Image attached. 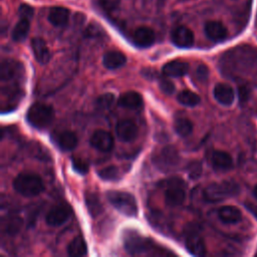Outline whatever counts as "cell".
Listing matches in <instances>:
<instances>
[{"label":"cell","mask_w":257,"mask_h":257,"mask_svg":"<svg viewBox=\"0 0 257 257\" xmlns=\"http://www.w3.org/2000/svg\"><path fill=\"white\" fill-rule=\"evenodd\" d=\"M14 190L24 197H34L44 190L42 179L34 173H21L13 181Z\"/></svg>","instance_id":"obj_1"},{"label":"cell","mask_w":257,"mask_h":257,"mask_svg":"<svg viewBox=\"0 0 257 257\" xmlns=\"http://www.w3.org/2000/svg\"><path fill=\"white\" fill-rule=\"evenodd\" d=\"M239 191L240 189L237 183L233 181H222L208 185L203 192V196L207 202L216 203L236 196Z\"/></svg>","instance_id":"obj_2"},{"label":"cell","mask_w":257,"mask_h":257,"mask_svg":"<svg viewBox=\"0 0 257 257\" xmlns=\"http://www.w3.org/2000/svg\"><path fill=\"white\" fill-rule=\"evenodd\" d=\"M26 118L29 124L42 130L52 122L54 118V110L48 104L37 102L28 108Z\"/></svg>","instance_id":"obj_3"},{"label":"cell","mask_w":257,"mask_h":257,"mask_svg":"<svg viewBox=\"0 0 257 257\" xmlns=\"http://www.w3.org/2000/svg\"><path fill=\"white\" fill-rule=\"evenodd\" d=\"M106 198L108 202L121 214L128 217H133L138 214V204L132 194L120 191H108Z\"/></svg>","instance_id":"obj_4"},{"label":"cell","mask_w":257,"mask_h":257,"mask_svg":"<svg viewBox=\"0 0 257 257\" xmlns=\"http://www.w3.org/2000/svg\"><path fill=\"white\" fill-rule=\"evenodd\" d=\"M155 166L162 172H170L177 168L180 163V155L174 146H166L162 148L154 159Z\"/></svg>","instance_id":"obj_5"},{"label":"cell","mask_w":257,"mask_h":257,"mask_svg":"<svg viewBox=\"0 0 257 257\" xmlns=\"http://www.w3.org/2000/svg\"><path fill=\"white\" fill-rule=\"evenodd\" d=\"M123 246L131 255L147 253L151 248V242L135 230H125L123 233Z\"/></svg>","instance_id":"obj_6"},{"label":"cell","mask_w":257,"mask_h":257,"mask_svg":"<svg viewBox=\"0 0 257 257\" xmlns=\"http://www.w3.org/2000/svg\"><path fill=\"white\" fill-rule=\"evenodd\" d=\"M185 182L180 178H173L166 182L165 201L168 206L177 207L184 203L186 199Z\"/></svg>","instance_id":"obj_7"},{"label":"cell","mask_w":257,"mask_h":257,"mask_svg":"<svg viewBox=\"0 0 257 257\" xmlns=\"http://www.w3.org/2000/svg\"><path fill=\"white\" fill-rule=\"evenodd\" d=\"M71 215V210L69 206L65 204H60L52 207L46 214L45 221L49 226H60L65 223Z\"/></svg>","instance_id":"obj_8"},{"label":"cell","mask_w":257,"mask_h":257,"mask_svg":"<svg viewBox=\"0 0 257 257\" xmlns=\"http://www.w3.org/2000/svg\"><path fill=\"white\" fill-rule=\"evenodd\" d=\"M172 42L181 48H188L194 44V33L186 26H177L171 33Z\"/></svg>","instance_id":"obj_9"},{"label":"cell","mask_w":257,"mask_h":257,"mask_svg":"<svg viewBox=\"0 0 257 257\" xmlns=\"http://www.w3.org/2000/svg\"><path fill=\"white\" fill-rule=\"evenodd\" d=\"M89 143L100 152H109L113 148V137L106 131L97 130L91 135Z\"/></svg>","instance_id":"obj_10"},{"label":"cell","mask_w":257,"mask_h":257,"mask_svg":"<svg viewBox=\"0 0 257 257\" xmlns=\"http://www.w3.org/2000/svg\"><path fill=\"white\" fill-rule=\"evenodd\" d=\"M118 139L122 142H132L138 136V126L131 119H121L117 122L115 127Z\"/></svg>","instance_id":"obj_11"},{"label":"cell","mask_w":257,"mask_h":257,"mask_svg":"<svg viewBox=\"0 0 257 257\" xmlns=\"http://www.w3.org/2000/svg\"><path fill=\"white\" fill-rule=\"evenodd\" d=\"M210 163L215 170L228 171L233 166V159L229 153L215 150L210 154Z\"/></svg>","instance_id":"obj_12"},{"label":"cell","mask_w":257,"mask_h":257,"mask_svg":"<svg viewBox=\"0 0 257 257\" xmlns=\"http://www.w3.org/2000/svg\"><path fill=\"white\" fill-rule=\"evenodd\" d=\"M205 33L209 39L215 42L223 41L227 37V28L220 21H208L204 27Z\"/></svg>","instance_id":"obj_13"},{"label":"cell","mask_w":257,"mask_h":257,"mask_svg":"<svg viewBox=\"0 0 257 257\" xmlns=\"http://www.w3.org/2000/svg\"><path fill=\"white\" fill-rule=\"evenodd\" d=\"M31 48H32L35 59L40 64H46L50 60L51 58L50 50L42 38L34 37L31 40Z\"/></svg>","instance_id":"obj_14"},{"label":"cell","mask_w":257,"mask_h":257,"mask_svg":"<svg viewBox=\"0 0 257 257\" xmlns=\"http://www.w3.org/2000/svg\"><path fill=\"white\" fill-rule=\"evenodd\" d=\"M214 97L223 105H231L235 99V92L227 83H217L214 87Z\"/></svg>","instance_id":"obj_15"},{"label":"cell","mask_w":257,"mask_h":257,"mask_svg":"<svg viewBox=\"0 0 257 257\" xmlns=\"http://www.w3.org/2000/svg\"><path fill=\"white\" fill-rule=\"evenodd\" d=\"M155 32L152 28L141 26L137 28L133 34L134 42L140 47H149L155 42Z\"/></svg>","instance_id":"obj_16"},{"label":"cell","mask_w":257,"mask_h":257,"mask_svg":"<svg viewBox=\"0 0 257 257\" xmlns=\"http://www.w3.org/2000/svg\"><path fill=\"white\" fill-rule=\"evenodd\" d=\"M189 70V64L183 60H172L163 66V74L168 77H180Z\"/></svg>","instance_id":"obj_17"},{"label":"cell","mask_w":257,"mask_h":257,"mask_svg":"<svg viewBox=\"0 0 257 257\" xmlns=\"http://www.w3.org/2000/svg\"><path fill=\"white\" fill-rule=\"evenodd\" d=\"M56 146L62 151H72L77 145V137L73 132L64 131L54 137Z\"/></svg>","instance_id":"obj_18"},{"label":"cell","mask_w":257,"mask_h":257,"mask_svg":"<svg viewBox=\"0 0 257 257\" xmlns=\"http://www.w3.org/2000/svg\"><path fill=\"white\" fill-rule=\"evenodd\" d=\"M218 217L225 224H235L242 219V213L237 207L227 205L218 210Z\"/></svg>","instance_id":"obj_19"},{"label":"cell","mask_w":257,"mask_h":257,"mask_svg":"<svg viewBox=\"0 0 257 257\" xmlns=\"http://www.w3.org/2000/svg\"><path fill=\"white\" fill-rule=\"evenodd\" d=\"M186 248L192 255L203 256L206 254V246L203 238L198 234H191L186 239Z\"/></svg>","instance_id":"obj_20"},{"label":"cell","mask_w":257,"mask_h":257,"mask_svg":"<svg viewBox=\"0 0 257 257\" xmlns=\"http://www.w3.org/2000/svg\"><path fill=\"white\" fill-rule=\"evenodd\" d=\"M69 11L64 7H52L48 13V21L56 27H62L67 24Z\"/></svg>","instance_id":"obj_21"},{"label":"cell","mask_w":257,"mask_h":257,"mask_svg":"<svg viewBox=\"0 0 257 257\" xmlns=\"http://www.w3.org/2000/svg\"><path fill=\"white\" fill-rule=\"evenodd\" d=\"M118 104L130 109H138L143 105V97L139 92L126 91L119 96Z\"/></svg>","instance_id":"obj_22"},{"label":"cell","mask_w":257,"mask_h":257,"mask_svg":"<svg viewBox=\"0 0 257 257\" xmlns=\"http://www.w3.org/2000/svg\"><path fill=\"white\" fill-rule=\"evenodd\" d=\"M103 65L108 69H116L121 67L125 61L126 57L125 55L117 50H110L107 51L103 55Z\"/></svg>","instance_id":"obj_23"},{"label":"cell","mask_w":257,"mask_h":257,"mask_svg":"<svg viewBox=\"0 0 257 257\" xmlns=\"http://www.w3.org/2000/svg\"><path fill=\"white\" fill-rule=\"evenodd\" d=\"M20 64L13 59H4L1 62L0 79L2 81H8L14 77L18 71Z\"/></svg>","instance_id":"obj_24"},{"label":"cell","mask_w":257,"mask_h":257,"mask_svg":"<svg viewBox=\"0 0 257 257\" xmlns=\"http://www.w3.org/2000/svg\"><path fill=\"white\" fill-rule=\"evenodd\" d=\"M85 205L92 217H96L102 212V205L96 193L89 192L85 194Z\"/></svg>","instance_id":"obj_25"},{"label":"cell","mask_w":257,"mask_h":257,"mask_svg":"<svg viewBox=\"0 0 257 257\" xmlns=\"http://www.w3.org/2000/svg\"><path fill=\"white\" fill-rule=\"evenodd\" d=\"M86 243L81 236H77L72 239L67 246V253L70 256H83L86 254Z\"/></svg>","instance_id":"obj_26"},{"label":"cell","mask_w":257,"mask_h":257,"mask_svg":"<svg viewBox=\"0 0 257 257\" xmlns=\"http://www.w3.org/2000/svg\"><path fill=\"white\" fill-rule=\"evenodd\" d=\"M30 28L29 19L27 18H20V20L16 23L12 31V38L14 41H22L26 38Z\"/></svg>","instance_id":"obj_27"},{"label":"cell","mask_w":257,"mask_h":257,"mask_svg":"<svg viewBox=\"0 0 257 257\" xmlns=\"http://www.w3.org/2000/svg\"><path fill=\"white\" fill-rule=\"evenodd\" d=\"M175 132L180 137H188L193 131V123L187 117H178L174 122Z\"/></svg>","instance_id":"obj_28"},{"label":"cell","mask_w":257,"mask_h":257,"mask_svg":"<svg viewBox=\"0 0 257 257\" xmlns=\"http://www.w3.org/2000/svg\"><path fill=\"white\" fill-rule=\"evenodd\" d=\"M177 98L181 104L186 106H195L200 102L199 95L188 89H185L179 92Z\"/></svg>","instance_id":"obj_29"},{"label":"cell","mask_w":257,"mask_h":257,"mask_svg":"<svg viewBox=\"0 0 257 257\" xmlns=\"http://www.w3.org/2000/svg\"><path fill=\"white\" fill-rule=\"evenodd\" d=\"M98 176L104 181H115L119 177L118 169L115 166H107L98 171Z\"/></svg>","instance_id":"obj_30"},{"label":"cell","mask_w":257,"mask_h":257,"mask_svg":"<svg viewBox=\"0 0 257 257\" xmlns=\"http://www.w3.org/2000/svg\"><path fill=\"white\" fill-rule=\"evenodd\" d=\"M114 101V95L112 93H104V94H101L97 97L96 101H95V106L98 108V109H107L109 108L112 103Z\"/></svg>","instance_id":"obj_31"},{"label":"cell","mask_w":257,"mask_h":257,"mask_svg":"<svg viewBox=\"0 0 257 257\" xmlns=\"http://www.w3.org/2000/svg\"><path fill=\"white\" fill-rule=\"evenodd\" d=\"M22 221L18 217H13L10 218L9 220L7 219L6 224L4 225V229L7 234H15L21 227Z\"/></svg>","instance_id":"obj_32"},{"label":"cell","mask_w":257,"mask_h":257,"mask_svg":"<svg viewBox=\"0 0 257 257\" xmlns=\"http://www.w3.org/2000/svg\"><path fill=\"white\" fill-rule=\"evenodd\" d=\"M188 174L191 179H198L202 174V165L199 162H192L188 167Z\"/></svg>","instance_id":"obj_33"},{"label":"cell","mask_w":257,"mask_h":257,"mask_svg":"<svg viewBox=\"0 0 257 257\" xmlns=\"http://www.w3.org/2000/svg\"><path fill=\"white\" fill-rule=\"evenodd\" d=\"M72 167L79 174H85L88 171V165L84 160L73 158L72 159Z\"/></svg>","instance_id":"obj_34"},{"label":"cell","mask_w":257,"mask_h":257,"mask_svg":"<svg viewBox=\"0 0 257 257\" xmlns=\"http://www.w3.org/2000/svg\"><path fill=\"white\" fill-rule=\"evenodd\" d=\"M159 85H160L161 90L166 94H172L175 90L174 83L168 78H161L159 80Z\"/></svg>","instance_id":"obj_35"},{"label":"cell","mask_w":257,"mask_h":257,"mask_svg":"<svg viewBox=\"0 0 257 257\" xmlns=\"http://www.w3.org/2000/svg\"><path fill=\"white\" fill-rule=\"evenodd\" d=\"M19 15L21 18L30 19L33 16V8L27 4H22L19 7Z\"/></svg>","instance_id":"obj_36"},{"label":"cell","mask_w":257,"mask_h":257,"mask_svg":"<svg viewBox=\"0 0 257 257\" xmlns=\"http://www.w3.org/2000/svg\"><path fill=\"white\" fill-rule=\"evenodd\" d=\"M196 74L199 78V80H206L208 78V75H209V70H208V67L204 64H201L198 66L197 70H196Z\"/></svg>","instance_id":"obj_37"},{"label":"cell","mask_w":257,"mask_h":257,"mask_svg":"<svg viewBox=\"0 0 257 257\" xmlns=\"http://www.w3.org/2000/svg\"><path fill=\"white\" fill-rule=\"evenodd\" d=\"M99 3L104 9L111 10L118 5L119 0H99Z\"/></svg>","instance_id":"obj_38"},{"label":"cell","mask_w":257,"mask_h":257,"mask_svg":"<svg viewBox=\"0 0 257 257\" xmlns=\"http://www.w3.org/2000/svg\"><path fill=\"white\" fill-rule=\"evenodd\" d=\"M245 207H246V209L255 217V219L257 220V206L254 205V204L247 203V204H245Z\"/></svg>","instance_id":"obj_39"},{"label":"cell","mask_w":257,"mask_h":257,"mask_svg":"<svg viewBox=\"0 0 257 257\" xmlns=\"http://www.w3.org/2000/svg\"><path fill=\"white\" fill-rule=\"evenodd\" d=\"M253 195H254V197L257 199V185L254 187V189H253Z\"/></svg>","instance_id":"obj_40"},{"label":"cell","mask_w":257,"mask_h":257,"mask_svg":"<svg viewBox=\"0 0 257 257\" xmlns=\"http://www.w3.org/2000/svg\"><path fill=\"white\" fill-rule=\"evenodd\" d=\"M256 24H257V16H256Z\"/></svg>","instance_id":"obj_41"}]
</instances>
